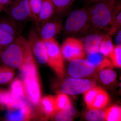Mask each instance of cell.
Instances as JSON below:
<instances>
[{
  "mask_svg": "<svg viewBox=\"0 0 121 121\" xmlns=\"http://www.w3.org/2000/svg\"><path fill=\"white\" fill-rule=\"evenodd\" d=\"M0 27L16 38L21 35L23 27L20 22H17L7 15L0 17Z\"/></svg>",
  "mask_w": 121,
  "mask_h": 121,
  "instance_id": "5bb4252c",
  "label": "cell"
},
{
  "mask_svg": "<svg viewBox=\"0 0 121 121\" xmlns=\"http://www.w3.org/2000/svg\"><path fill=\"white\" fill-rule=\"evenodd\" d=\"M99 77L104 84H108L114 82L117 78L116 72L111 69H103L100 71Z\"/></svg>",
  "mask_w": 121,
  "mask_h": 121,
  "instance_id": "83f0119b",
  "label": "cell"
},
{
  "mask_svg": "<svg viewBox=\"0 0 121 121\" xmlns=\"http://www.w3.org/2000/svg\"><path fill=\"white\" fill-rule=\"evenodd\" d=\"M102 89V88L100 87L95 86L85 92L84 96V101L89 109L91 108L95 98Z\"/></svg>",
  "mask_w": 121,
  "mask_h": 121,
  "instance_id": "603a6c76",
  "label": "cell"
},
{
  "mask_svg": "<svg viewBox=\"0 0 121 121\" xmlns=\"http://www.w3.org/2000/svg\"><path fill=\"white\" fill-rule=\"evenodd\" d=\"M56 111L62 109L70 105L71 101L67 95L63 93L58 94L55 98Z\"/></svg>",
  "mask_w": 121,
  "mask_h": 121,
  "instance_id": "f1b7e54d",
  "label": "cell"
},
{
  "mask_svg": "<svg viewBox=\"0 0 121 121\" xmlns=\"http://www.w3.org/2000/svg\"><path fill=\"white\" fill-rule=\"evenodd\" d=\"M87 5L91 3L99 2V1H105L113 0H82Z\"/></svg>",
  "mask_w": 121,
  "mask_h": 121,
  "instance_id": "d590c367",
  "label": "cell"
},
{
  "mask_svg": "<svg viewBox=\"0 0 121 121\" xmlns=\"http://www.w3.org/2000/svg\"><path fill=\"white\" fill-rule=\"evenodd\" d=\"M16 38L0 27V53L12 43Z\"/></svg>",
  "mask_w": 121,
  "mask_h": 121,
  "instance_id": "cb8c5ba5",
  "label": "cell"
},
{
  "mask_svg": "<svg viewBox=\"0 0 121 121\" xmlns=\"http://www.w3.org/2000/svg\"><path fill=\"white\" fill-rule=\"evenodd\" d=\"M105 120L107 121H121V108L119 106L114 105L106 111Z\"/></svg>",
  "mask_w": 121,
  "mask_h": 121,
  "instance_id": "484cf974",
  "label": "cell"
},
{
  "mask_svg": "<svg viewBox=\"0 0 121 121\" xmlns=\"http://www.w3.org/2000/svg\"><path fill=\"white\" fill-rule=\"evenodd\" d=\"M114 47L111 36L104 34L99 46V52L106 57L109 56L112 53Z\"/></svg>",
  "mask_w": 121,
  "mask_h": 121,
  "instance_id": "d6986e66",
  "label": "cell"
},
{
  "mask_svg": "<svg viewBox=\"0 0 121 121\" xmlns=\"http://www.w3.org/2000/svg\"><path fill=\"white\" fill-rule=\"evenodd\" d=\"M113 66L121 68V46L116 45L114 47L113 51L109 56Z\"/></svg>",
  "mask_w": 121,
  "mask_h": 121,
  "instance_id": "4dcf8cb0",
  "label": "cell"
},
{
  "mask_svg": "<svg viewBox=\"0 0 121 121\" xmlns=\"http://www.w3.org/2000/svg\"><path fill=\"white\" fill-rule=\"evenodd\" d=\"M15 75L14 69L4 65L0 66V86L11 82Z\"/></svg>",
  "mask_w": 121,
  "mask_h": 121,
  "instance_id": "ffe728a7",
  "label": "cell"
},
{
  "mask_svg": "<svg viewBox=\"0 0 121 121\" xmlns=\"http://www.w3.org/2000/svg\"><path fill=\"white\" fill-rule=\"evenodd\" d=\"M103 35L99 31H93L87 35L83 42L84 51L87 54L99 52Z\"/></svg>",
  "mask_w": 121,
  "mask_h": 121,
  "instance_id": "4fadbf2b",
  "label": "cell"
},
{
  "mask_svg": "<svg viewBox=\"0 0 121 121\" xmlns=\"http://www.w3.org/2000/svg\"><path fill=\"white\" fill-rule=\"evenodd\" d=\"M52 117H54V119L56 121H70L73 119V117L63 110L56 111Z\"/></svg>",
  "mask_w": 121,
  "mask_h": 121,
  "instance_id": "1f68e13d",
  "label": "cell"
},
{
  "mask_svg": "<svg viewBox=\"0 0 121 121\" xmlns=\"http://www.w3.org/2000/svg\"><path fill=\"white\" fill-rule=\"evenodd\" d=\"M46 46L47 63L60 79L65 76L63 57L58 43L55 38L43 41Z\"/></svg>",
  "mask_w": 121,
  "mask_h": 121,
  "instance_id": "5b68a950",
  "label": "cell"
},
{
  "mask_svg": "<svg viewBox=\"0 0 121 121\" xmlns=\"http://www.w3.org/2000/svg\"><path fill=\"white\" fill-rule=\"evenodd\" d=\"M27 40L33 56L38 62L41 64L47 63V55L46 46L36 29H30L28 35Z\"/></svg>",
  "mask_w": 121,
  "mask_h": 121,
  "instance_id": "9c48e42d",
  "label": "cell"
},
{
  "mask_svg": "<svg viewBox=\"0 0 121 121\" xmlns=\"http://www.w3.org/2000/svg\"><path fill=\"white\" fill-rule=\"evenodd\" d=\"M3 8H4V7L0 6V14L1 11L3 10Z\"/></svg>",
  "mask_w": 121,
  "mask_h": 121,
  "instance_id": "74e56055",
  "label": "cell"
},
{
  "mask_svg": "<svg viewBox=\"0 0 121 121\" xmlns=\"http://www.w3.org/2000/svg\"><path fill=\"white\" fill-rule=\"evenodd\" d=\"M33 56L27 39L21 35L0 52V61L2 65L19 69L27 60Z\"/></svg>",
  "mask_w": 121,
  "mask_h": 121,
  "instance_id": "7a4b0ae2",
  "label": "cell"
},
{
  "mask_svg": "<svg viewBox=\"0 0 121 121\" xmlns=\"http://www.w3.org/2000/svg\"><path fill=\"white\" fill-rule=\"evenodd\" d=\"M19 69L27 97L33 105H38L41 99V86L34 57L26 61Z\"/></svg>",
  "mask_w": 121,
  "mask_h": 121,
  "instance_id": "3957f363",
  "label": "cell"
},
{
  "mask_svg": "<svg viewBox=\"0 0 121 121\" xmlns=\"http://www.w3.org/2000/svg\"><path fill=\"white\" fill-rule=\"evenodd\" d=\"M109 100L108 93L103 89L95 98L91 108L90 109H101L107 105Z\"/></svg>",
  "mask_w": 121,
  "mask_h": 121,
  "instance_id": "44dd1931",
  "label": "cell"
},
{
  "mask_svg": "<svg viewBox=\"0 0 121 121\" xmlns=\"http://www.w3.org/2000/svg\"><path fill=\"white\" fill-rule=\"evenodd\" d=\"M86 7L90 17L91 32L107 31L112 21L121 11V0L95 2Z\"/></svg>",
  "mask_w": 121,
  "mask_h": 121,
  "instance_id": "6da1fadb",
  "label": "cell"
},
{
  "mask_svg": "<svg viewBox=\"0 0 121 121\" xmlns=\"http://www.w3.org/2000/svg\"><path fill=\"white\" fill-rule=\"evenodd\" d=\"M85 117L88 121H104L105 118V112L101 109H89L86 113Z\"/></svg>",
  "mask_w": 121,
  "mask_h": 121,
  "instance_id": "d4e9b609",
  "label": "cell"
},
{
  "mask_svg": "<svg viewBox=\"0 0 121 121\" xmlns=\"http://www.w3.org/2000/svg\"><path fill=\"white\" fill-rule=\"evenodd\" d=\"M86 60L95 66V70L98 71L113 67L112 64L106 56L99 52L87 54Z\"/></svg>",
  "mask_w": 121,
  "mask_h": 121,
  "instance_id": "e0dca14e",
  "label": "cell"
},
{
  "mask_svg": "<svg viewBox=\"0 0 121 121\" xmlns=\"http://www.w3.org/2000/svg\"><path fill=\"white\" fill-rule=\"evenodd\" d=\"M60 49L63 58L69 61L76 59H83L86 56L83 42L74 37L66 38L62 44Z\"/></svg>",
  "mask_w": 121,
  "mask_h": 121,
  "instance_id": "52a82bcc",
  "label": "cell"
},
{
  "mask_svg": "<svg viewBox=\"0 0 121 121\" xmlns=\"http://www.w3.org/2000/svg\"><path fill=\"white\" fill-rule=\"evenodd\" d=\"M32 116V109L27 105L19 109L9 110L5 119L8 121H28L31 119Z\"/></svg>",
  "mask_w": 121,
  "mask_h": 121,
  "instance_id": "2e32d148",
  "label": "cell"
},
{
  "mask_svg": "<svg viewBox=\"0 0 121 121\" xmlns=\"http://www.w3.org/2000/svg\"><path fill=\"white\" fill-rule=\"evenodd\" d=\"M96 86V83L94 81L73 77L69 78L64 81L60 91L61 93L66 94L77 95L85 93Z\"/></svg>",
  "mask_w": 121,
  "mask_h": 121,
  "instance_id": "ba28073f",
  "label": "cell"
},
{
  "mask_svg": "<svg viewBox=\"0 0 121 121\" xmlns=\"http://www.w3.org/2000/svg\"><path fill=\"white\" fill-rule=\"evenodd\" d=\"M63 30L69 36L84 35L91 32L89 13L86 7L75 9L70 13Z\"/></svg>",
  "mask_w": 121,
  "mask_h": 121,
  "instance_id": "277c9868",
  "label": "cell"
},
{
  "mask_svg": "<svg viewBox=\"0 0 121 121\" xmlns=\"http://www.w3.org/2000/svg\"><path fill=\"white\" fill-rule=\"evenodd\" d=\"M3 11L17 22L32 20L28 0H13L4 7Z\"/></svg>",
  "mask_w": 121,
  "mask_h": 121,
  "instance_id": "8992f818",
  "label": "cell"
},
{
  "mask_svg": "<svg viewBox=\"0 0 121 121\" xmlns=\"http://www.w3.org/2000/svg\"><path fill=\"white\" fill-rule=\"evenodd\" d=\"M63 110L68 114L70 116L73 117L76 114V110L71 105V104L67 106L65 108L62 109Z\"/></svg>",
  "mask_w": 121,
  "mask_h": 121,
  "instance_id": "d6a6232c",
  "label": "cell"
},
{
  "mask_svg": "<svg viewBox=\"0 0 121 121\" xmlns=\"http://www.w3.org/2000/svg\"><path fill=\"white\" fill-rule=\"evenodd\" d=\"M12 0H0V6L4 7L8 5Z\"/></svg>",
  "mask_w": 121,
  "mask_h": 121,
  "instance_id": "8d00e7d4",
  "label": "cell"
},
{
  "mask_svg": "<svg viewBox=\"0 0 121 121\" xmlns=\"http://www.w3.org/2000/svg\"><path fill=\"white\" fill-rule=\"evenodd\" d=\"M95 70V66L86 60L76 59L70 61L68 73L73 78H81L92 74Z\"/></svg>",
  "mask_w": 121,
  "mask_h": 121,
  "instance_id": "8fae6325",
  "label": "cell"
},
{
  "mask_svg": "<svg viewBox=\"0 0 121 121\" xmlns=\"http://www.w3.org/2000/svg\"><path fill=\"white\" fill-rule=\"evenodd\" d=\"M9 92L11 109H19L27 105L28 99L22 80L16 78L12 83Z\"/></svg>",
  "mask_w": 121,
  "mask_h": 121,
  "instance_id": "30bf717a",
  "label": "cell"
},
{
  "mask_svg": "<svg viewBox=\"0 0 121 121\" xmlns=\"http://www.w3.org/2000/svg\"><path fill=\"white\" fill-rule=\"evenodd\" d=\"M115 42L117 45L121 46V30L120 29L118 31L117 36L115 37Z\"/></svg>",
  "mask_w": 121,
  "mask_h": 121,
  "instance_id": "e575fe53",
  "label": "cell"
},
{
  "mask_svg": "<svg viewBox=\"0 0 121 121\" xmlns=\"http://www.w3.org/2000/svg\"><path fill=\"white\" fill-rule=\"evenodd\" d=\"M121 11L115 17L108 27L107 34L112 36L119 30L121 29Z\"/></svg>",
  "mask_w": 121,
  "mask_h": 121,
  "instance_id": "f546056e",
  "label": "cell"
},
{
  "mask_svg": "<svg viewBox=\"0 0 121 121\" xmlns=\"http://www.w3.org/2000/svg\"><path fill=\"white\" fill-rule=\"evenodd\" d=\"M56 8L52 0H43L39 18L35 22L36 28L52 19L55 15Z\"/></svg>",
  "mask_w": 121,
  "mask_h": 121,
  "instance_id": "9a60e30c",
  "label": "cell"
},
{
  "mask_svg": "<svg viewBox=\"0 0 121 121\" xmlns=\"http://www.w3.org/2000/svg\"><path fill=\"white\" fill-rule=\"evenodd\" d=\"M41 110L47 117H52L56 112L55 98L47 95L40 99L39 103Z\"/></svg>",
  "mask_w": 121,
  "mask_h": 121,
  "instance_id": "ac0fdd59",
  "label": "cell"
},
{
  "mask_svg": "<svg viewBox=\"0 0 121 121\" xmlns=\"http://www.w3.org/2000/svg\"><path fill=\"white\" fill-rule=\"evenodd\" d=\"M62 21L57 17H52L50 20L45 22L38 28L37 32L43 40H48L55 38L63 30Z\"/></svg>",
  "mask_w": 121,
  "mask_h": 121,
  "instance_id": "7c38bea8",
  "label": "cell"
},
{
  "mask_svg": "<svg viewBox=\"0 0 121 121\" xmlns=\"http://www.w3.org/2000/svg\"><path fill=\"white\" fill-rule=\"evenodd\" d=\"M43 0H28L31 19L37 21L41 11Z\"/></svg>",
  "mask_w": 121,
  "mask_h": 121,
  "instance_id": "4316f807",
  "label": "cell"
},
{
  "mask_svg": "<svg viewBox=\"0 0 121 121\" xmlns=\"http://www.w3.org/2000/svg\"><path fill=\"white\" fill-rule=\"evenodd\" d=\"M76 0H52L57 16L63 15L70 9Z\"/></svg>",
  "mask_w": 121,
  "mask_h": 121,
  "instance_id": "7402d4cb",
  "label": "cell"
},
{
  "mask_svg": "<svg viewBox=\"0 0 121 121\" xmlns=\"http://www.w3.org/2000/svg\"><path fill=\"white\" fill-rule=\"evenodd\" d=\"M5 90L0 89V109L4 108L5 106Z\"/></svg>",
  "mask_w": 121,
  "mask_h": 121,
  "instance_id": "836d02e7",
  "label": "cell"
}]
</instances>
